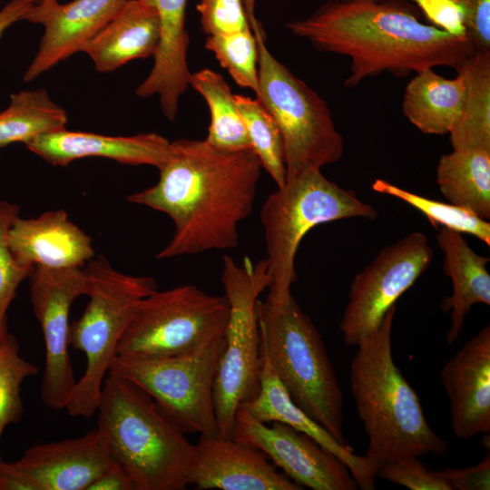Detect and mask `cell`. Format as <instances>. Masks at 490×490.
Here are the masks:
<instances>
[{"label": "cell", "mask_w": 490, "mask_h": 490, "mask_svg": "<svg viewBox=\"0 0 490 490\" xmlns=\"http://www.w3.org/2000/svg\"><path fill=\"white\" fill-rule=\"evenodd\" d=\"M260 388L258 396L243 407L253 417L263 423L280 422L300 431L334 453L348 468L358 487L373 490L378 466L366 456L338 443L325 428L309 417L292 400L260 346Z\"/></svg>", "instance_id": "21"}, {"label": "cell", "mask_w": 490, "mask_h": 490, "mask_svg": "<svg viewBox=\"0 0 490 490\" xmlns=\"http://www.w3.org/2000/svg\"><path fill=\"white\" fill-rule=\"evenodd\" d=\"M28 279L33 311L44 340L41 397L51 409H65L77 381L69 354V314L73 302L86 295V276L83 268L34 266Z\"/></svg>", "instance_id": "13"}, {"label": "cell", "mask_w": 490, "mask_h": 490, "mask_svg": "<svg viewBox=\"0 0 490 490\" xmlns=\"http://www.w3.org/2000/svg\"><path fill=\"white\" fill-rule=\"evenodd\" d=\"M377 216L374 207L327 179L318 168L287 174L285 183L266 199L260 211L270 277L267 300L281 304L292 295L296 254L302 239L315 226Z\"/></svg>", "instance_id": "6"}, {"label": "cell", "mask_w": 490, "mask_h": 490, "mask_svg": "<svg viewBox=\"0 0 490 490\" xmlns=\"http://www.w3.org/2000/svg\"><path fill=\"white\" fill-rule=\"evenodd\" d=\"M440 379L456 436L490 432V327L485 326L443 366Z\"/></svg>", "instance_id": "18"}, {"label": "cell", "mask_w": 490, "mask_h": 490, "mask_svg": "<svg viewBox=\"0 0 490 490\" xmlns=\"http://www.w3.org/2000/svg\"><path fill=\"white\" fill-rule=\"evenodd\" d=\"M371 188L379 193L393 196L412 206L435 227L446 228L459 233L473 235L490 245V223L474 212L452 203L420 196L397 187L385 180L377 179Z\"/></svg>", "instance_id": "31"}, {"label": "cell", "mask_w": 490, "mask_h": 490, "mask_svg": "<svg viewBox=\"0 0 490 490\" xmlns=\"http://www.w3.org/2000/svg\"><path fill=\"white\" fill-rule=\"evenodd\" d=\"M234 97L253 152L277 187L282 186L287 170L283 140L276 121L257 97L240 94H234Z\"/></svg>", "instance_id": "29"}, {"label": "cell", "mask_w": 490, "mask_h": 490, "mask_svg": "<svg viewBox=\"0 0 490 490\" xmlns=\"http://www.w3.org/2000/svg\"><path fill=\"white\" fill-rule=\"evenodd\" d=\"M0 3H1V0H0Z\"/></svg>", "instance_id": "44"}, {"label": "cell", "mask_w": 490, "mask_h": 490, "mask_svg": "<svg viewBox=\"0 0 490 490\" xmlns=\"http://www.w3.org/2000/svg\"><path fill=\"white\" fill-rule=\"evenodd\" d=\"M230 305L194 285L155 289L138 304L116 355L158 358L190 353L223 338Z\"/></svg>", "instance_id": "10"}, {"label": "cell", "mask_w": 490, "mask_h": 490, "mask_svg": "<svg viewBox=\"0 0 490 490\" xmlns=\"http://www.w3.org/2000/svg\"><path fill=\"white\" fill-rule=\"evenodd\" d=\"M205 48L214 54L238 85L258 94V44L250 25L240 32L208 35Z\"/></svg>", "instance_id": "33"}, {"label": "cell", "mask_w": 490, "mask_h": 490, "mask_svg": "<svg viewBox=\"0 0 490 490\" xmlns=\"http://www.w3.org/2000/svg\"><path fill=\"white\" fill-rule=\"evenodd\" d=\"M8 244L15 260L31 269L83 268L94 255L91 237L61 209L34 218L18 216L9 229Z\"/></svg>", "instance_id": "20"}, {"label": "cell", "mask_w": 490, "mask_h": 490, "mask_svg": "<svg viewBox=\"0 0 490 490\" xmlns=\"http://www.w3.org/2000/svg\"><path fill=\"white\" fill-rule=\"evenodd\" d=\"M190 85L206 101L211 123L205 142L225 152L252 150L234 94L220 74L209 68L191 73Z\"/></svg>", "instance_id": "27"}, {"label": "cell", "mask_w": 490, "mask_h": 490, "mask_svg": "<svg viewBox=\"0 0 490 490\" xmlns=\"http://www.w3.org/2000/svg\"><path fill=\"white\" fill-rule=\"evenodd\" d=\"M258 44L259 93L280 131L287 174L338 162L344 140L330 110L318 93L277 60L266 44L261 23L255 15L256 0H244Z\"/></svg>", "instance_id": "8"}, {"label": "cell", "mask_w": 490, "mask_h": 490, "mask_svg": "<svg viewBox=\"0 0 490 490\" xmlns=\"http://www.w3.org/2000/svg\"><path fill=\"white\" fill-rule=\"evenodd\" d=\"M88 304L70 324L69 344L86 357V368L76 381L65 409L72 416L96 413L102 387L116 356L118 343L141 300L157 289L156 280L116 270L103 255L83 267Z\"/></svg>", "instance_id": "7"}, {"label": "cell", "mask_w": 490, "mask_h": 490, "mask_svg": "<svg viewBox=\"0 0 490 490\" xmlns=\"http://www.w3.org/2000/svg\"><path fill=\"white\" fill-rule=\"evenodd\" d=\"M430 24L457 38H467L459 0H411Z\"/></svg>", "instance_id": "37"}, {"label": "cell", "mask_w": 490, "mask_h": 490, "mask_svg": "<svg viewBox=\"0 0 490 490\" xmlns=\"http://www.w3.org/2000/svg\"><path fill=\"white\" fill-rule=\"evenodd\" d=\"M196 8L207 35L232 34L250 28L244 0H199Z\"/></svg>", "instance_id": "35"}, {"label": "cell", "mask_w": 490, "mask_h": 490, "mask_svg": "<svg viewBox=\"0 0 490 490\" xmlns=\"http://www.w3.org/2000/svg\"><path fill=\"white\" fill-rule=\"evenodd\" d=\"M114 464L96 428L80 437L34 445L15 462L0 456V490H87Z\"/></svg>", "instance_id": "14"}, {"label": "cell", "mask_w": 490, "mask_h": 490, "mask_svg": "<svg viewBox=\"0 0 490 490\" xmlns=\"http://www.w3.org/2000/svg\"><path fill=\"white\" fill-rule=\"evenodd\" d=\"M450 490H489L490 455L487 451L476 465L465 468H446L436 471Z\"/></svg>", "instance_id": "39"}, {"label": "cell", "mask_w": 490, "mask_h": 490, "mask_svg": "<svg viewBox=\"0 0 490 490\" xmlns=\"http://www.w3.org/2000/svg\"><path fill=\"white\" fill-rule=\"evenodd\" d=\"M160 18L148 0H126L119 13L83 47L98 72L115 71L135 59L154 56Z\"/></svg>", "instance_id": "22"}, {"label": "cell", "mask_w": 490, "mask_h": 490, "mask_svg": "<svg viewBox=\"0 0 490 490\" xmlns=\"http://www.w3.org/2000/svg\"><path fill=\"white\" fill-rule=\"evenodd\" d=\"M33 5H44L57 2V0H29Z\"/></svg>", "instance_id": "42"}, {"label": "cell", "mask_w": 490, "mask_h": 490, "mask_svg": "<svg viewBox=\"0 0 490 490\" xmlns=\"http://www.w3.org/2000/svg\"><path fill=\"white\" fill-rule=\"evenodd\" d=\"M223 347L224 337L181 355H116L107 375L126 379L146 392L184 435H219L213 384Z\"/></svg>", "instance_id": "11"}, {"label": "cell", "mask_w": 490, "mask_h": 490, "mask_svg": "<svg viewBox=\"0 0 490 490\" xmlns=\"http://www.w3.org/2000/svg\"><path fill=\"white\" fill-rule=\"evenodd\" d=\"M328 1H335V2H349V1H355V0H328ZM366 1H382V0H366Z\"/></svg>", "instance_id": "43"}, {"label": "cell", "mask_w": 490, "mask_h": 490, "mask_svg": "<svg viewBox=\"0 0 490 490\" xmlns=\"http://www.w3.org/2000/svg\"><path fill=\"white\" fill-rule=\"evenodd\" d=\"M38 374V368L20 354L16 338L5 331L0 336V442L4 430L18 423L24 413L23 382Z\"/></svg>", "instance_id": "32"}, {"label": "cell", "mask_w": 490, "mask_h": 490, "mask_svg": "<svg viewBox=\"0 0 490 490\" xmlns=\"http://www.w3.org/2000/svg\"><path fill=\"white\" fill-rule=\"evenodd\" d=\"M260 346L292 400L338 443L344 435V398L322 338L291 295L282 304L257 301Z\"/></svg>", "instance_id": "5"}, {"label": "cell", "mask_w": 490, "mask_h": 490, "mask_svg": "<svg viewBox=\"0 0 490 490\" xmlns=\"http://www.w3.org/2000/svg\"><path fill=\"white\" fill-rule=\"evenodd\" d=\"M25 147L54 166H66L83 158L103 157L122 164L159 169L172 154V142L155 132L111 136L66 128L39 135Z\"/></svg>", "instance_id": "19"}, {"label": "cell", "mask_w": 490, "mask_h": 490, "mask_svg": "<svg viewBox=\"0 0 490 490\" xmlns=\"http://www.w3.org/2000/svg\"><path fill=\"white\" fill-rule=\"evenodd\" d=\"M420 16L409 0H326L287 28L320 52L348 57V88L384 72L401 77L436 66L455 69L475 53L467 38L424 24Z\"/></svg>", "instance_id": "2"}, {"label": "cell", "mask_w": 490, "mask_h": 490, "mask_svg": "<svg viewBox=\"0 0 490 490\" xmlns=\"http://www.w3.org/2000/svg\"><path fill=\"white\" fill-rule=\"evenodd\" d=\"M87 490H135L133 483L124 469L115 464L97 477Z\"/></svg>", "instance_id": "40"}, {"label": "cell", "mask_w": 490, "mask_h": 490, "mask_svg": "<svg viewBox=\"0 0 490 490\" xmlns=\"http://www.w3.org/2000/svg\"><path fill=\"white\" fill-rule=\"evenodd\" d=\"M96 413L97 429L135 490L187 488L193 444L146 392L126 379L107 375Z\"/></svg>", "instance_id": "4"}, {"label": "cell", "mask_w": 490, "mask_h": 490, "mask_svg": "<svg viewBox=\"0 0 490 490\" xmlns=\"http://www.w3.org/2000/svg\"><path fill=\"white\" fill-rule=\"evenodd\" d=\"M432 257L427 237L412 231L383 248L354 277L338 325L346 345L356 346L379 327L386 313L426 270Z\"/></svg>", "instance_id": "12"}, {"label": "cell", "mask_w": 490, "mask_h": 490, "mask_svg": "<svg viewBox=\"0 0 490 490\" xmlns=\"http://www.w3.org/2000/svg\"><path fill=\"white\" fill-rule=\"evenodd\" d=\"M444 253V271L452 281L453 291L442 302V309L450 313L446 342L453 345L461 336L466 315L476 304L490 305L489 258L475 252L462 233L442 228L436 235Z\"/></svg>", "instance_id": "23"}, {"label": "cell", "mask_w": 490, "mask_h": 490, "mask_svg": "<svg viewBox=\"0 0 490 490\" xmlns=\"http://www.w3.org/2000/svg\"><path fill=\"white\" fill-rule=\"evenodd\" d=\"M126 0H73L33 5L24 20L40 24L44 32L38 51L24 75L30 82L86 44L122 9Z\"/></svg>", "instance_id": "17"}, {"label": "cell", "mask_w": 490, "mask_h": 490, "mask_svg": "<svg viewBox=\"0 0 490 490\" xmlns=\"http://www.w3.org/2000/svg\"><path fill=\"white\" fill-rule=\"evenodd\" d=\"M221 283L230 305L224 347L213 384V404L219 436L232 437L237 409L253 400L260 388V335L257 301L268 289L266 259L253 263L244 257L238 265L223 256Z\"/></svg>", "instance_id": "9"}, {"label": "cell", "mask_w": 490, "mask_h": 490, "mask_svg": "<svg viewBox=\"0 0 490 490\" xmlns=\"http://www.w3.org/2000/svg\"><path fill=\"white\" fill-rule=\"evenodd\" d=\"M32 6L29 0H10L0 11V37L13 24L24 20Z\"/></svg>", "instance_id": "41"}, {"label": "cell", "mask_w": 490, "mask_h": 490, "mask_svg": "<svg viewBox=\"0 0 490 490\" xmlns=\"http://www.w3.org/2000/svg\"><path fill=\"white\" fill-rule=\"evenodd\" d=\"M67 120L65 110L44 89L13 93L9 105L0 113V148L26 144L39 135L65 128Z\"/></svg>", "instance_id": "28"}, {"label": "cell", "mask_w": 490, "mask_h": 490, "mask_svg": "<svg viewBox=\"0 0 490 490\" xmlns=\"http://www.w3.org/2000/svg\"><path fill=\"white\" fill-rule=\"evenodd\" d=\"M465 11L466 37L475 52H490V0H459Z\"/></svg>", "instance_id": "38"}, {"label": "cell", "mask_w": 490, "mask_h": 490, "mask_svg": "<svg viewBox=\"0 0 490 490\" xmlns=\"http://www.w3.org/2000/svg\"><path fill=\"white\" fill-rule=\"evenodd\" d=\"M232 438L259 449L301 486L313 490H356L347 466L309 436L280 423L269 426L243 407L235 414Z\"/></svg>", "instance_id": "15"}, {"label": "cell", "mask_w": 490, "mask_h": 490, "mask_svg": "<svg viewBox=\"0 0 490 490\" xmlns=\"http://www.w3.org/2000/svg\"><path fill=\"white\" fill-rule=\"evenodd\" d=\"M466 83L461 117L448 133L453 150L490 152V52H475L456 68Z\"/></svg>", "instance_id": "26"}, {"label": "cell", "mask_w": 490, "mask_h": 490, "mask_svg": "<svg viewBox=\"0 0 490 490\" xmlns=\"http://www.w3.org/2000/svg\"><path fill=\"white\" fill-rule=\"evenodd\" d=\"M466 97L459 73L446 78L434 68L416 73L406 86L402 109L408 121L426 134L449 133L459 121Z\"/></svg>", "instance_id": "24"}, {"label": "cell", "mask_w": 490, "mask_h": 490, "mask_svg": "<svg viewBox=\"0 0 490 490\" xmlns=\"http://www.w3.org/2000/svg\"><path fill=\"white\" fill-rule=\"evenodd\" d=\"M156 9L161 25L152 70L164 78H179L189 72V34L185 26L187 0H148Z\"/></svg>", "instance_id": "30"}, {"label": "cell", "mask_w": 490, "mask_h": 490, "mask_svg": "<svg viewBox=\"0 0 490 490\" xmlns=\"http://www.w3.org/2000/svg\"><path fill=\"white\" fill-rule=\"evenodd\" d=\"M20 211L17 204L0 200V336L8 330L7 310L32 270L15 260L8 244L9 229Z\"/></svg>", "instance_id": "34"}, {"label": "cell", "mask_w": 490, "mask_h": 490, "mask_svg": "<svg viewBox=\"0 0 490 490\" xmlns=\"http://www.w3.org/2000/svg\"><path fill=\"white\" fill-rule=\"evenodd\" d=\"M436 175L450 203L490 218V152L453 150L440 157Z\"/></svg>", "instance_id": "25"}, {"label": "cell", "mask_w": 490, "mask_h": 490, "mask_svg": "<svg viewBox=\"0 0 490 490\" xmlns=\"http://www.w3.org/2000/svg\"><path fill=\"white\" fill-rule=\"evenodd\" d=\"M188 484L197 489L302 490L279 473L264 453L219 435H201L193 445Z\"/></svg>", "instance_id": "16"}, {"label": "cell", "mask_w": 490, "mask_h": 490, "mask_svg": "<svg viewBox=\"0 0 490 490\" xmlns=\"http://www.w3.org/2000/svg\"><path fill=\"white\" fill-rule=\"evenodd\" d=\"M261 169L252 150L225 152L205 140L180 139L172 142L158 182L127 200L173 221L174 234L159 260L234 249L238 225L252 211Z\"/></svg>", "instance_id": "1"}, {"label": "cell", "mask_w": 490, "mask_h": 490, "mask_svg": "<svg viewBox=\"0 0 490 490\" xmlns=\"http://www.w3.org/2000/svg\"><path fill=\"white\" fill-rule=\"evenodd\" d=\"M396 305L357 345L349 383L368 436L366 456L378 467L407 456L443 455L447 443L430 426L419 397L396 365L392 328Z\"/></svg>", "instance_id": "3"}, {"label": "cell", "mask_w": 490, "mask_h": 490, "mask_svg": "<svg viewBox=\"0 0 490 490\" xmlns=\"http://www.w3.org/2000/svg\"><path fill=\"white\" fill-rule=\"evenodd\" d=\"M377 475L410 490H450L446 483L424 466L418 456H407L378 467Z\"/></svg>", "instance_id": "36"}]
</instances>
